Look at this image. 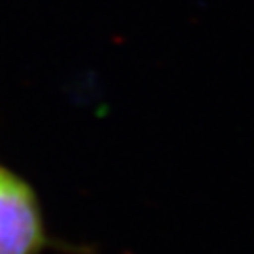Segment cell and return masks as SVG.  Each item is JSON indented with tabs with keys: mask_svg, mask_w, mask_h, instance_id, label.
Segmentation results:
<instances>
[{
	"mask_svg": "<svg viewBox=\"0 0 254 254\" xmlns=\"http://www.w3.org/2000/svg\"><path fill=\"white\" fill-rule=\"evenodd\" d=\"M44 245V224L32 189L0 168V254H36Z\"/></svg>",
	"mask_w": 254,
	"mask_h": 254,
	"instance_id": "1",
	"label": "cell"
}]
</instances>
